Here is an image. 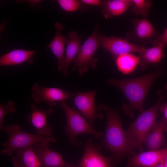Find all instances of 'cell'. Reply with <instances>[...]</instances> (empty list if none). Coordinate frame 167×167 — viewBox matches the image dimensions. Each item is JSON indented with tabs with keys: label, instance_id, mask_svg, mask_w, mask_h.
<instances>
[{
	"label": "cell",
	"instance_id": "1",
	"mask_svg": "<svg viewBox=\"0 0 167 167\" xmlns=\"http://www.w3.org/2000/svg\"><path fill=\"white\" fill-rule=\"evenodd\" d=\"M163 71H155L136 78L118 80L110 79L108 83L121 90L127 99L129 103L122 106L123 112L130 118L134 116L133 111L143 110V104L148 92L153 83Z\"/></svg>",
	"mask_w": 167,
	"mask_h": 167
},
{
	"label": "cell",
	"instance_id": "2",
	"mask_svg": "<svg viewBox=\"0 0 167 167\" xmlns=\"http://www.w3.org/2000/svg\"><path fill=\"white\" fill-rule=\"evenodd\" d=\"M99 108L106 112L107 122L101 143L96 146L98 149L100 150L105 148L117 157L135 154L134 148L128 143L118 111L104 105L100 106Z\"/></svg>",
	"mask_w": 167,
	"mask_h": 167
},
{
	"label": "cell",
	"instance_id": "3",
	"mask_svg": "<svg viewBox=\"0 0 167 167\" xmlns=\"http://www.w3.org/2000/svg\"><path fill=\"white\" fill-rule=\"evenodd\" d=\"M159 93L158 102L151 108L141 112L126 131L130 146L134 149H138L140 152H143L142 146L145 138L158 123L156 119L158 110L165 97L161 91Z\"/></svg>",
	"mask_w": 167,
	"mask_h": 167
},
{
	"label": "cell",
	"instance_id": "4",
	"mask_svg": "<svg viewBox=\"0 0 167 167\" xmlns=\"http://www.w3.org/2000/svg\"><path fill=\"white\" fill-rule=\"evenodd\" d=\"M2 130L8 134L7 141L3 143V148L1 150V154L10 156L13 152L19 149L32 146L39 142H48L55 143L54 138L41 136L36 134H32L24 131L20 129L17 124H11L8 126H4Z\"/></svg>",
	"mask_w": 167,
	"mask_h": 167
},
{
	"label": "cell",
	"instance_id": "5",
	"mask_svg": "<svg viewBox=\"0 0 167 167\" xmlns=\"http://www.w3.org/2000/svg\"><path fill=\"white\" fill-rule=\"evenodd\" d=\"M60 106L64 111L66 117L67 124L65 130L71 143L74 144L78 142L75 139V137L83 134H90L97 138L102 136L103 132L94 130L90 123L75 109L68 106L65 101L61 102Z\"/></svg>",
	"mask_w": 167,
	"mask_h": 167
},
{
	"label": "cell",
	"instance_id": "6",
	"mask_svg": "<svg viewBox=\"0 0 167 167\" xmlns=\"http://www.w3.org/2000/svg\"><path fill=\"white\" fill-rule=\"evenodd\" d=\"M101 36L99 32L98 25L96 24L93 32L82 45L76 58L74 60L72 71L77 70L79 74L82 75L88 71V67L95 66L96 60L93 58L101 46Z\"/></svg>",
	"mask_w": 167,
	"mask_h": 167
},
{
	"label": "cell",
	"instance_id": "7",
	"mask_svg": "<svg viewBox=\"0 0 167 167\" xmlns=\"http://www.w3.org/2000/svg\"><path fill=\"white\" fill-rule=\"evenodd\" d=\"M31 91L32 97L35 102H45L50 106H55L57 102L65 101L74 96L72 92L56 88L45 87L37 83L33 84Z\"/></svg>",
	"mask_w": 167,
	"mask_h": 167
},
{
	"label": "cell",
	"instance_id": "8",
	"mask_svg": "<svg viewBox=\"0 0 167 167\" xmlns=\"http://www.w3.org/2000/svg\"><path fill=\"white\" fill-rule=\"evenodd\" d=\"M101 46L106 51L109 52L116 58L126 54H139L144 48L140 47L126 40L113 36L109 37L101 35Z\"/></svg>",
	"mask_w": 167,
	"mask_h": 167
},
{
	"label": "cell",
	"instance_id": "9",
	"mask_svg": "<svg viewBox=\"0 0 167 167\" xmlns=\"http://www.w3.org/2000/svg\"><path fill=\"white\" fill-rule=\"evenodd\" d=\"M31 111L28 118L29 123L36 130V134L45 137H51L53 129L48 123V119L53 112L52 109L42 110L33 103L30 105Z\"/></svg>",
	"mask_w": 167,
	"mask_h": 167
},
{
	"label": "cell",
	"instance_id": "10",
	"mask_svg": "<svg viewBox=\"0 0 167 167\" xmlns=\"http://www.w3.org/2000/svg\"><path fill=\"white\" fill-rule=\"evenodd\" d=\"M51 143L39 142L32 146L33 149L43 167H64L66 164L61 155L49 147Z\"/></svg>",
	"mask_w": 167,
	"mask_h": 167
},
{
	"label": "cell",
	"instance_id": "11",
	"mask_svg": "<svg viewBox=\"0 0 167 167\" xmlns=\"http://www.w3.org/2000/svg\"><path fill=\"white\" fill-rule=\"evenodd\" d=\"M167 148L148 150L135 154L129 159L127 167H154L162 161Z\"/></svg>",
	"mask_w": 167,
	"mask_h": 167
},
{
	"label": "cell",
	"instance_id": "12",
	"mask_svg": "<svg viewBox=\"0 0 167 167\" xmlns=\"http://www.w3.org/2000/svg\"><path fill=\"white\" fill-rule=\"evenodd\" d=\"M99 150L91 140L88 141L80 167H111L112 158L103 156L99 153Z\"/></svg>",
	"mask_w": 167,
	"mask_h": 167
},
{
	"label": "cell",
	"instance_id": "13",
	"mask_svg": "<svg viewBox=\"0 0 167 167\" xmlns=\"http://www.w3.org/2000/svg\"><path fill=\"white\" fill-rule=\"evenodd\" d=\"M95 94L94 91L78 92L73 99L75 106L91 123L98 117L94 105Z\"/></svg>",
	"mask_w": 167,
	"mask_h": 167
},
{
	"label": "cell",
	"instance_id": "14",
	"mask_svg": "<svg viewBox=\"0 0 167 167\" xmlns=\"http://www.w3.org/2000/svg\"><path fill=\"white\" fill-rule=\"evenodd\" d=\"M56 33L54 37L47 47L50 49L56 57L58 61V69L62 71L65 62V57L64 54L65 46L67 44L68 38L63 35L61 33L63 29V26L59 22L54 24Z\"/></svg>",
	"mask_w": 167,
	"mask_h": 167
},
{
	"label": "cell",
	"instance_id": "15",
	"mask_svg": "<svg viewBox=\"0 0 167 167\" xmlns=\"http://www.w3.org/2000/svg\"><path fill=\"white\" fill-rule=\"evenodd\" d=\"M32 146L15 151L16 154L12 159L15 167H41L40 161Z\"/></svg>",
	"mask_w": 167,
	"mask_h": 167
},
{
	"label": "cell",
	"instance_id": "16",
	"mask_svg": "<svg viewBox=\"0 0 167 167\" xmlns=\"http://www.w3.org/2000/svg\"><path fill=\"white\" fill-rule=\"evenodd\" d=\"M167 122L164 118H162L145 138L143 143L148 150H159L165 143V140L163 136V132Z\"/></svg>",
	"mask_w": 167,
	"mask_h": 167
},
{
	"label": "cell",
	"instance_id": "17",
	"mask_svg": "<svg viewBox=\"0 0 167 167\" xmlns=\"http://www.w3.org/2000/svg\"><path fill=\"white\" fill-rule=\"evenodd\" d=\"M68 38L64 64L62 71L65 77L68 75L69 66L78 54L82 46L81 37L75 31L70 32L68 34Z\"/></svg>",
	"mask_w": 167,
	"mask_h": 167
},
{
	"label": "cell",
	"instance_id": "18",
	"mask_svg": "<svg viewBox=\"0 0 167 167\" xmlns=\"http://www.w3.org/2000/svg\"><path fill=\"white\" fill-rule=\"evenodd\" d=\"M36 51L15 49L2 55L0 57L1 66L18 65L28 62L32 63V58Z\"/></svg>",
	"mask_w": 167,
	"mask_h": 167
},
{
	"label": "cell",
	"instance_id": "19",
	"mask_svg": "<svg viewBox=\"0 0 167 167\" xmlns=\"http://www.w3.org/2000/svg\"><path fill=\"white\" fill-rule=\"evenodd\" d=\"M162 44H158L153 47L147 49L144 47L139 53L140 57L139 65L143 70H145L147 65L159 62L163 56V47Z\"/></svg>",
	"mask_w": 167,
	"mask_h": 167
},
{
	"label": "cell",
	"instance_id": "20",
	"mask_svg": "<svg viewBox=\"0 0 167 167\" xmlns=\"http://www.w3.org/2000/svg\"><path fill=\"white\" fill-rule=\"evenodd\" d=\"M102 12L104 17L109 19L124 13L131 5V0H109L103 2Z\"/></svg>",
	"mask_w": 167,
	"mask_h": 167
},
{
	"label": "cell",
	"instance_id": "21",
	"mask_svg": "<svg viewBox=\"0 0 167 167\" xmlns=\"http://www.w3.org/2000/svg\"><path fill=\"white\" fill-rule=\"evenodd\" d=\"M140 57L131 53L120 55L116 58V64L118 70L122 73L127 75L132 72L139 65Z\"/></svg>",
	"mask_w": 167,
	"mask_h": 167
},
{
	"label": "cell",
	"instance_id": "22",
	"mask_svg": "<svg viewBox=\"0 0 167 167\" xmlns=\"http://www.w3.org/2000/svg\"><path fill=\"white\" fill-rule=\"evenodd\" d=\"M135 33L142 39H147L152 37L155 34L154 28L151 23L145 18L134 21Z\"/></svg>",
	"mask_w": 167,
	"mask_h": 167
},
{
	"label": "cell",
	"instance_id": "23",
	"mask_svg": "<svg viewBox=\"0 0 167 167\" xmlns=\"http://www.w3.org/2000/svg\"><path fill=\"white\" fill-rule=\"evenodd\" d=\"M152 5L149 0H131L132 10L136 14L142 15L144 18L147 16Z\"/></svg>",
	"mask_w": 167,
	"mask_h": 167
},
{
	"label": "cell",
	"instance_id": "24",
	"mask_svg": "<svg viewBox=\"0 0 167 167\" xmlns=\"http://www.w3.org/2000/svg\"><path fill=\"white\" fill-rule=\"evenodd\" d=\"M16 111L14 101L12 100L8 101L6 104H0V130L2 131L3 127L4 119L9 113H14Z\"/></svg>",
	"mask_w": 167,
	"mask_h": 167
},
{
	"label": "cell",
	"instance_id": "25",
	"mask_svg": "<svg viewBox=\"0 0 167 167\" xmlns=\"http://www.w3.org/2000/svg\"><path fill=\"white\" fill-rule=\"evenodd\" d=\"M57 2L61 7L66 12L77 10L81 7L82 3L77 0H58Z\"/></svg>",
	"mask_w": 167,
	"mask_h": 167
},
{
	"label": "cell",
	"instance_id": "26",
	"mask_svg": "<svg viewBox=\"0 0 167 167\" xmlns=\"http://www.w3.org/2000/svg\"><path fill=\"white\" fill-rule=\"evenodd\" d=\"M167 43V28L164 33L155 39L153 42L154 45L158 44H162L163 45Z\"/></svg>",
	"mask_w": 167,
	"mask_h": 167
},
{
	"label": "cell",
	"instance_id": "27",
	"mask_svg": "<svg viewBox=\"0 0 167 167\" xmlns=\"http://www.w3.org/2000/svg\"><path fill=\"white\" fill-rule=\"evenodd\" d=\"M80 1L82 3L90 5H99L103 4V2L100 0H81Z\"/></svg>",
	"mask_w": 167,
	"mask_h": 167
},
{
	"label": "cell",
	"instance_id": "28",
	"mask_svg": "<svg viewBox=\"0 0 167 167\" xmlns=\"http://www.w3.org/2000/svg\"><path fill=\"white\" fill-rule=\"evenodd\" d=\"M159 109L160 111L163 114L164 118L167 121V102L161 105Z\"/></svg>",
	"mask_w": 167,
	"mask_h": 167
},
{
	"label": "cell",
	"instance_id": "29",
	"mask_svg": "<svg viewBox=\"0 0 167 167\" xmlns=\"http://www.w3.org/2000/svg\"><path fill=\"white\" fill-rule=\"evenodd\" d=\"M165 167H167V152L162 161Z\"/></svg>",
	"mask_w": 167,
	"mask_h": 167
},
{
	"label": "cell",
	"instance_id": "30",
	"mask_svg": "<svg viewBox=\"0 0 167 167\" xmlns=\"http://www.w3.org/2000/svg\"><path fill=\"white\" fill-rule=\"evenodd\" d=\"M40 1H28V2L31 4H32L33 5L34 4H37L39 3V2H40Z\"/></svg>",
	"mask_w": 167,
	"mask_h": 167
},
{
	"label": "cell",
	"instance_id": "31",
	"mask_svg": "<svg viewBox=\"0 0 167 167\" xmlns=\"http://www.w3.org/2000/svg\"><path fill=\"white\" fill-rule=\"evenodd\" d=\"M163 161V160H162ZM154 167H165L163 161H162L160 163L155 166Z\"/></svg>",
	"mask_w": 167,
	"mask_h": 167
},
{
	"label": "cell",
	"instance_id": "32",
	"mask_svg": "<svg viewBox=\"0 0 167 167\" xmlns=\"http://www.w3.org/2000/svg\"><path fill=\"white\" fill-rule=\"evenodd\" d=\"M164 130L165 131L167 132V122L165 125Z\"/></svg>",
	"mask_w": 167,
	"mask_h": 167
},
{
	"label": "cell",
	"instance_id": "33",
	"mask_svg": "<svg viewBox=\"0 0 167 167\" xmlns=\"http://www.w3.org/2000/svg\"><path fill=\"white\" fill-rule=\"evenodd\" d=\"M64 167H74L71 165H65Z\"/></svg>",
	"mask_w": 167,
	"mask_h": 167
},
{
	"label": "cell",
	"instance_id": "34",
	"mask_svg": "<svg viewBox=\"0 0 167 167\" xmlns=\"http://www.w3.org/2000/svg\"><path fill=\"white\" fill-rule=\"evenodd\" d=\"M165 89L167 90V84H166L165 86Z\"/></svg>",
	"mask_w": 167,
	"mask_h": 167
}]
</instances>
